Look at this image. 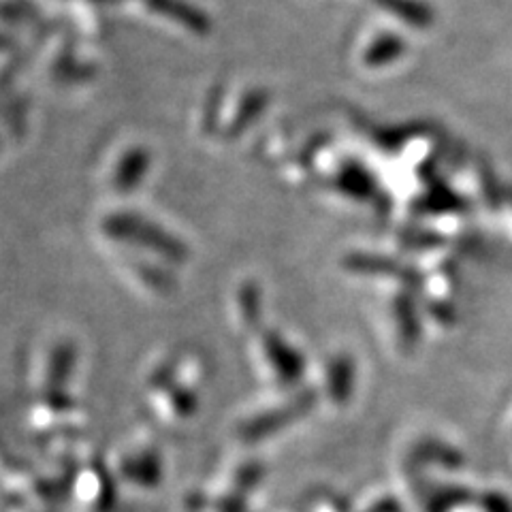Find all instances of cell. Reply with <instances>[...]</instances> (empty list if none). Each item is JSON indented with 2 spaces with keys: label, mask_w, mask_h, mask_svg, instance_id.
I'll return each instance as SVG.
<instances>
[{
  "label": "cell",
  "mask_w": 512,
  "mask_h": 512,
  "mask_svg": "<svg viewBox=\"0 0 512 512\" xmlns=\"http://www.w3.org/2000/svg\"><path fill=\"white\" fill-rule=\"evenodd\" d=\"M103 227L111 237L122 239V242L146 246L150 250L165 254L171 261H182L186 254L178 239L171 237L163 229H158L156 224H150L146 218L135 214H111Z\"/></svg>",
  "instance_id": "6da1fadb"
},
{
  "label": "cell",
  "mask_w": 512,
  "mask_h": 512,
  "mask_svg": "<svg viewBox=\"0 0 512 512\" xmlns=\"http://www.w3.org/2000/svg\"><path fill=\"white\" fill-rule=\"evenodd\" d=\"M152 156L146 148H131L122 158L111 178V186L118 195H131V192L143 182L150 169Z\"/></svg>",
  "instance_id": "7a4b0ae2"
},
{
  "label": "cell",
  "mask_w": 512,
  "mask_h": 512,
  "mask_svg": "<svg viewBox=\"0 0 512 512\" xmlns=\"http://www.w3.org/2000/svg\"><path fill=\"white\" fill-rule=\"evenodd\" d=\"M146 5L152 11L165 15V18L178 22L180 26L197 32V35H203V32L210 30V20H207V15H203L192 5L184 3V0H146Z\"/></svg>",
  "instance_id": "3957f363"
}]
</instances>
